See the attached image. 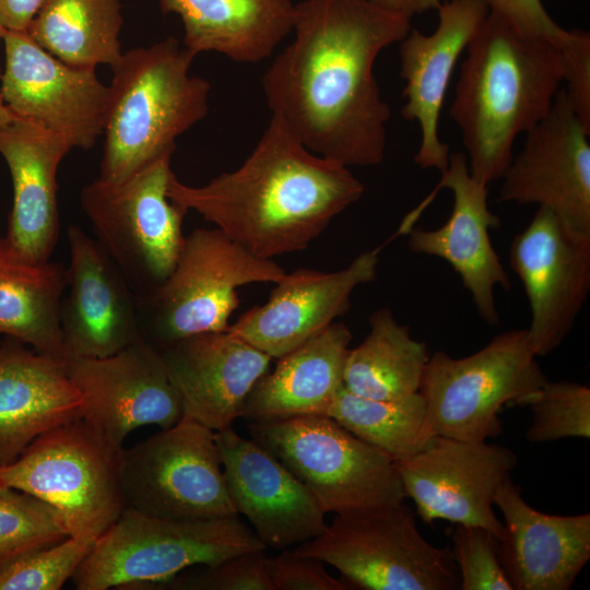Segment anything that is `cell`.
Returning <instances> with one entry per match:
<instances>
[{"mask_svg": "<svg viewBox=\"0 0 590 590\" xmlns=\"http://www.w3.org/2000/svg\"><path fill=\"white\" fill-rule=\"evenodd\" d=\"M46 0H0V23L7 31H27Z\"/></svg>", "mask_w": 590, "mask_h": 590, "instance_id": "obj_41", "label": "cell"}, {"mask_svg": "<svg viewBox=\"0 0 590 590\" xmlns=\"http://www.w3.org/2000/svg\"><path fill=\"white\" fill-rule=\"evenodd\" d=\"M16 117L15 115L9 109V107L4 104L1 95H0V129L8 123H10L12 120H14Z\"/></svg>", "mask_w": 590, "mask_h": 590, "instance_id": "obj_43", "label": "cell"}, {"mask_svg": "<svg viewBox=\"0 0 590 590\" xmlns=\"http://www.w3.org/2000/svg\"><path fill=\"white\" fill-rule=\"evenodd\" d=\"M250 436L335 515L380 508L406 496L393 461L326 414L250 422Z\"/></svg>", "mask_w": 590, "mask_h": 590, "instance_id": "obj_10", "label": "cell"}, {"mask_svg": "<svg viewBox=\"0 0 590 590\" xmlns=\"http://www.w3.org/2000/svg\"><path fill=\"white\" fill-rule=\"evenodd\" d=\"M494 506L503 516L498 557L514 590H569L590 559V515L541 512L522 497L510 474Z\"/></svg>", "mask_w": 590, "mask_h": 590, "instance_id": "obj_23", "label": "cell"}, {"mask_svg": "<svg viewBox=\"0 0 590 590\" xmlns=\"http://www.w3.org/2000/svg\"><path fill=\"white\" fill-rule=\"evenodd\" d=\"M286 274L221 229L197 228L186 236L170 274L135 297L140 340L162 351L188 337L227 330L239 305L238 287L275 284Z\"/></svg>", "mask_w": 590, "mask_h": 590, "instance_id": "obj_6", "label": "cell"}, {"mask_svg": "<svg viewBox=\"0 0 590 590\" xmlns=\"http://www.w3.org/2000/svg\"><path fill=\"white\" fill-rule=\"evenodd\" d=\"M411 20L370 0L295 3L294 38L262 78L271 118L327 160L346 167L380 164L391 109L375 64L408 35Z\"/></svg>", "mask_w": 590, "mask_h": 590, "instance_id": "obj_1", "label": "cell"}, {"mask_svg": "<svg viewBox=\"0 0 590 590\" xmlns=\"http://www.w3.org/2000/svg\"><path fill=\"white\" fill-rule=\"evenodd\" d=\"M87 539L68 536L0 564V590H59L91 551Z\"/></svg>", "mask_w": 590, "mask_h": 590, "instance_id": "obj_35", "label": "cell"}, {"mask_svg": "<svg viewBox=\"0 0 590 590\" xmlns=\"http://www.w3.org/2000/svg\"><path fill=\"white\" fill-rule=\"evenodd\" d=\"M122 450L79 416L43 433L1 465L0 485L46 502L70 536L95 541L126 509Z\"/></svg>", "mask_w": 590, "mask_h": 590, "instance_id": "obj_8", "label": "cell"}, {"mask_svg": "<svg viewBox=\"0 0 590 590\" xmlns=\"http://www.w3.org/2000/svg\"><path fill=\"white\" fill-rule=\"evenodd\" d=\"M351 340L345 324L332 322L279 357L251 389L240 417L266 422L327 414L343 385Z\"/></svg>", "mask_w": 590, "mask_h": 590, "instance_id": "obj_27", "label": "cell"}, {"mask_svg": "<svg viewBox=\"0 0 590 590\" xmlns=\"http://www.w3.org/2000/svg\"><path fill=\"white\" fill-rule=\"evenodd\" d=\"M438 24L430 34L412 30L400 42V76L405 85L401 115L416 121L421 142L414 162L440 173L450 151L439 137V118L451 75L488 13L485 0H448L439 5Z\"/></svg>", "mask_w": 590, "mask_h": 590, "instance_id": "obj_22", "label": "cell"}, {"mask_svg": "<svg viewBox=\"0 0 590 590\" xmlns=\"http://www.w3.org/2000/svg\"><path fill=\"white\" fill-rule=\"evenodd\" d=\"M268 567L274 590H350L324 569L321 560L295 555L287 548L269 557Z\"/></svg>", "mask_w": 590, "mask_h": 590, "instance_id": "obj_39", "label": "cell"}, {"mask_svg": "<svg viewBox=\"0 0 590 590\" xmlns=\"http://www.w3.org/2000/svg\"><path fill=\"white\" fill-rule=\"evenodd\" d=\"M589 135L559 87L550 111L526 132L522 149L500 177L498 200L538 204L590 234Z\"/></svg>", "mask_w": 590, "mask_h": 590, "instance_id": "obj_16", "label": "cell"}, {"mask_svg": "<svg viewBox=\"0 0 590 590\" xmlns=\"http://www.w3.org/2000/svg\"><path fill=\"white\" fill-rule=\"evenodd\" d=\"M70 536L61 515L46 502L0 485V564Z\"/></svg>", "mask_w": 590, "mask_h": 590, "instance_id": "obj_33", "label": "cell"}, {"mask_svg": "<svg viewBox=\"0 0 590 590\" xmlns=\"http://www.w3.org/2000/svg\"><path fill=\"white\" fill-rule=\"evenodd\" d=\"M182 405V417L214 432L241 416L271 357L228 329L179 340L160 351Z\"/></svg>", "mask_w": 590, "mask_h": 590, "instance_id": "obj_24", "label": "cell"}, {"mask_svg": "<svg viewBox=\"0 0 590 590\" xmlns=\"http://www.w3.org/2000/svg\"><path fill=\"white\" fill-rule=\"evenodd\" d=\"M266 550L238 516L174 520L126 508L95 540L71 580L78 590L154 589L185 569Z\"/></svg>", "mask_w": 590, "mask_h": 590, "instance_id": "obj_5", "label": "cell"}, {"mask_svg": "<svg viewBox=\"0 0 590 590\" xmlns=\"http://www.w3.org/2000/svg\"><path fill=\"white\" fill-rule=\"evenodd\" d=\"M364 191L350 167L312 153L271 118L239 167L200 187L172 173L166 193L249 252L272 260L305 250Z\"/></svg>", "mask_w": 590, "mask_h": 590, "instance_id": "obj_2", "label": "cell"}, {"mask_svg": "<svg viewBox=\"0 0 590 590\" xmlns=\"http://www.w3.org/2000/svg\"><path fill=\"white\" fill-rule=\"evenodd\" d=\"M451 540L460 590H514L498 557V540L487 529L456 524Z\"/></svg>", "mask_w": 590, "mask_h": 590, "instance_id": "obj_36", "label": "cell"}, {"mask_svg": "<svg viewBox=\"0 0 590 590\" xmlns=\"http://www.w3.org/2000/svg\"><path fill=\"white\" fill-rule=\"evenodd\" d=\"M71 149L64 138L21 118L0 129V154L13 185L4 237L26 261H50L59 236L57 172Z\"/></svg>", "mask_w": 590, "mask_h": 590, "instance_id": "obj_25", "label": "cell"}, {"mask_svg": "<svg viewBox=\"0 0 590 590\" xmlns=\"http://www.w3.org/2000/svg\"><path fill=\"white\" fill-rule=\"evenodd\" d=\"M66 284L61 264L26 261L0 237V338L67 364L60 328Z\"/></svg>", "mask_w": 590, "mask_h": 590, "instance_id": "obj_29", "label": "cell"}, {"mask_svg": "<svg viewBox=\"0 0 590 590\" xmlns=\"http://www.w3.org/2000/svg\"><path fill=\"white\" fill-rule=\"evenodd\" d=\"M465 51L450 116L471 176L489 186L509 165L518 135L550 111L563 81L562 58L553 43L491 12Z\"/></svg>", "mask_w": 590, "mask_h": 590, "instance_id": "obj_3", "label": "cell"}, {"mask_svg": "<svg viewBox=\"0 0 590 590\" xmlns=\"http://www.w3.org/2000/svg\"><path fill=\"white\" fill-rule=\"evenodd\" d=\"M369 332L350 349L343 386L354 394L375 400H394L418 392L429 353L393 312L380 308L369 316Z\"/></svg>", "mask_w": 590, "mask_h": 590, "instance_id": "obj_30", "label": "cell"}, {"mask_svg": "<svg viewBox=\"0 0 590 590\" xmlns=\"http://www.w3.org/2000/svg\"><path fill=\"white\" fill-rule=\"evenodd\" d=\"M291 0H160L184 25L182 46L194 56L217 52L238 63L271 57L293 30Z\"/></svg>", "mask_w": 590, "mask_h": 590, "instance_id": "obj_28", "label": "cell"}, {"mask_svg": "<svg viewBox=\"0 0 590 590\" xmlns=\"http://www.w3.org/2000/svg\"><path fill=\"white\" fill-rule=\"evenodd\" d=\"M0 95L15 115L90 149L103 134L108 86L95 68L74 67L40 47L26 31H7Z\"/></svg>", "mask_w": 590, "mask_h": 590, "instance_id": "obj_15", "label": "cell"}, {"mask_svg": "<svg viewBox=\"0 0 590 590\" xmlns=\"http://www.w3.org/2000/svg\"><path fill=\"white\" fill-rule=\"evenodd\" d=\"M442 188L452 193L448 220L436 229L411 227L406 232L408 247L413 252L438 257L450 263L483 321L497 326L499 314L494 290L500 286L508 291L511 282L489 238V229L497 228L500 220L488 208V186L471 176L464 153H450L436 189L411 215L416 219Z\"/></svg>", "mask_w": 590, "mask_h": 590, "instance_id": "obj_18", "label": "cell"}, {"mask_svg": "<svg viewBox=\"0 0 590 590\" xmlns=\"http://www.w3.org/2000/svg\"><path fill=\"white\" fill-rule=\"evenodd\" d=\"M122 24L119 0H46L26 32L64 63L111 67L122 55Z\"/></svg>", "mask_w": 590, "mask_h": 590, "instance_id": "obj_31", "label": "cell"}, {"mask_svg": "<svg viewBox=\"0 0 590 590\" xmlns=\"http://www.w3.org/2000/svg\"><path fill=\"white\" fill-rule=\"evenodd\" d=\"M120 484L126 508L150 516L174 520L238 516L215 432L187 417L123 449Z\"/></svg>", "mask_w": 590, "mask_h": 590, "instance_id": "obj_12", "label": "cell"}, {"mask_svg": "<svg viewBox=\"0 0 590 590\" xmlns=\"http://www.w3.org/2000/svg\"><path fill=\"white\" fill-rule=\"evenodd\" d=\"M292 552L334 567L350 589L457 590L460 586L450 552L421 534L404 500L337 515L320 534Z\"/></svg>", "mask_w": 590, "mask_h": 590, "instance_id": "obj_9", "label": "cell"}, {"mask_svg": "<svg viewBox=\"0 0 590 590\" xmlns=\"http://www.w3.org/2000/svg\"><path fill=\"white\" fill-rule=\"evenodd\" d=\"M193 58L167 37L122 52L111 66L98 179L125 182L174 153L176 139L206 116L211 85L190 74Z\"/></svg>", "mask_w": 590, "mask_h": 590, "instance_id": "obj_4", "label": "cell"}, {"mask_svg": "<svg viewBox=\"0 0 590 590\" xmlns=\"http://www.w3.org/2000/svg\"><path fill=\"white\" fill-rule=\"evenodd\" d=\"M532 422L526 432L531 442L590 437V388L560 380L541 387L529 404Z\"/></svg>", "mask_w": 590, "mask_h": 590, "instance_id": "obj_34", "label": "cell"}, {"mask_svg": "<svg viewBox=\"0 0 590 590\" xmlns=\"http://www.w3.org/2000/svg\"><path fill=\"white\" fill-rule=\"evenodd\" d=\"M393 465L423 522L480 526L498 541L504 536V523L493 507L498 485L517 465L509 448L434 436Z\"/></svg>", "mask_w": 590, "mask_h": 590, "instance_id": "obj_13", "label": "cell"}, {"mask_svg": "<svg viewBox=\"0 0 590 590\" xmlns=\"http://www.w3.org/2000/svg\"><path fill=\"white\" fill-rule=\"evenodd\" d=\"M485 2L488 12L520 32L546 39L556 47L567 32L551 17L541 0H485Z\"/></svg>", "mask_w": 590, "mask_h": 590, "instance_id": "obj_40", "label": "cell"}, {"mask_svg": "<svg viewBox=\"0 0 590 590\" xmlns=\"http://www.w3.org/2000/svg\"><path fill=\"white\" fill-rule=\"evenodd\" d=\"M66 366L82 394L81 416L117 447L123 448L127 436L141 426L165 429L182 417L162 353L143 341L109 356L71 359Z\"/></svg>", "mask_w": 590, "mask_h": 590, "instance_id": "obj_17", "label": "cell"}, {"mask_svg": "<svg viewBox=\"0 0 590 590\" xmlns=\"http://www.w3.org/2000/svg\"><path fill=\"white\" fill-rule=\"evenodd\" d=\"M66 364L0 338V467L43 433L81 416Z\"/></svg>", "mask_w": 590, "mask_h": 590, "instance_id": "obj_26", "label": "cell"}, {"mask_svg": "<svg viewBox=\"0 0 590 590\" xmlns=\"http://www.w3.org/2000/svg\"><path fill=\"white\" fill-rule=\"evenodd\" d=\"M509 263L527 294V329L534 355L546 356L570 333L590 291V234L538 206L515 236Z\"/></svg>", "mask_w": 590, "mask_h": 590, "instance_id": "obj_14", "label": "cell"}, {"mask_svg": "<svg viewBox=\"0 0 590 590\" xmlns=\"http://www.w3.org/2000/svg\"><path fill=\"white\" fill-rule=\"evenodd\" d=\"M546 380L527 329L504 331L469 356L435 352L418 390L425 401L423 442L434 436L468 441L499 436L502 409L529 405Z\"/></svg>", "mask_w": 590, "mask_h": 590, "instance_id": "obj_7", "label": "cell"}, {"mask_svg": "<svg viewBox=\"0 0 590 590\" xmlns=\"http://www.w3.org/2000/svg\"><path fill=\"white\" fill-rule=\"evenodd\" d=\"M326 415L392 461L405 459L425 445V401L420 391L394 400H375L354 394L342 385Z\"/></svg>", "mask_w": 590, "mask_h": 590, "instance_id": "obj_32", "label": "cell"}, {"mask_svg": "<svg viewBox=\"0 0 590 590\" xmlns=\"http://www.w3.org/2000/svg\"><path fill=\"white\" fill-rule=\"evenodd\" d=\"M68 243L67 295L60 304L68 362L109 356L141 341L135 295L109 256L75 225L68 228Z\"/></svg>", "mask_w": 590, "mask_h": 590, "instance_id": "obj_20", "label": "cell"}, {"mask_svg": "<svg viewBox=\"0 0 590 590\" xmlns=\"http://www.w3.org/2000/svg\"><path fill=\"white\" fill-rule=\"evenodd\" d=\"M379 248L333 272L297 269L275 283L269 299L227 328L271 358H279L331 324L350 307L356 287L377 276Z\"/></svg>", "mask_w": 590, "mask_h": 590, "instance_id": "obj_21", "label": "cell"}, {"mask_svg": "<svg viewBox=\"0 0 590 590\" xmlns=\"http://www.w3.org/2000/svg\"><path fill=\"white\" fill-rule=\"evenodd\" d=\"M557 48L568 102L590 131V34L581 30H567Z\"/></svg>", "mask_w": 590, "mask_h": 590, "instance_id": "obj_38", "label": "cell"}, {"mask_svg": "<svg viewBox=\"0 0 590 590\" xmlns=\"http://www.w3.org/2000/svg\"><path fill=\"white\" fill-rule=\"evenodd\" d=\"M5 33H7V30H5V28L1 25V23H0V38L3 39Z\"/></svg>", "mask_w": 590, "mask_h": 590, "instance_id": "obj_44", "label": "cell"}, {"mask_svg": "<svg viewBox=\"0 0 590 590\" xmlns=\"http://www.w3.org/2000/svg\"><path fill=\"white\" fill-rule=\"evenodd\" d=\"M266 551H252L229 557L219 564L178 574L154 589L175 590H274Z\"/></svg>", "mask_w": 590, "mask_h": 590, "instance_id": "obj_37", "label": "cell"}, {"mask_svg": "<svg viewBox=\"0 0 590 590\" xmlns=\"http://www.w3.org/2000/svg\"><path fill=\"white\" fill-rule=\"evenodd\" d=\"M375 4L409 16L437 10L441 0H370Z\"/></svg>", "mask_w": 590, "mask_h": 590, "instance_id": "obj_42", "label": "cell"}, {"mask_svg": "<svg viewBox=\"0 0 590 590\" xmlns=\"http://www.w3.org/2000/svg\"><path fill=\"white\" fill-rule=\"evenodd\" d=\"M173 153L157 158L122 184L96 179L80 194L95 239L135 297L158 286L173 271L185 238L188 212L166 193Z\"/></svg>", "mask_w": 590, "mask_h": 590, "instance_id": "obj_11", "label": "cell"}, {"mask_svg": "<svg viewBox=\"0 0 590 590\" xmlns=\"http://www.w3.org/2000/svg\"><path fill=\"white\" fill-rule=\"evenodd\" d=\"M215 440L232 503L267 548L283 551L323 531L315 495L269 450L233 426L215 432Z\"/></svg>", "mask_w": 590, "mask_h": 590, "instance_id": "obj_19", "label": "cell"}]
</instances>
